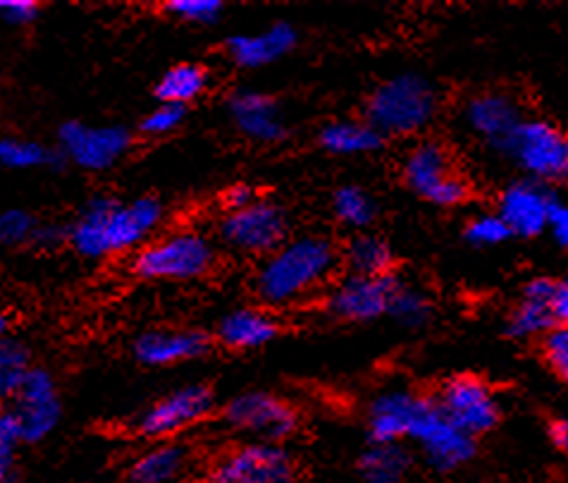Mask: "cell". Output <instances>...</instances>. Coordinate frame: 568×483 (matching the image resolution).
I'll list each match as a JSON object with an SVG mask.
<instances>
[{"mask_svg":"<svg viewBox=\"0 0 568 483\" xmlns=\"http://www.w3.org/2000/svg\"><path fill=\"white\" fill-rule=\"evenodd\" d=\"M217 263L215 240L199 228L161 230L128 259V271L144 283H192Z\"/></svg>","mask_w":568,"mask_h":483,"instance_id":"277c9868","label":"cell"},{"mask_svg":"<svg viewBox=\"0 0 568 483\" xmlns=\"http://www.w3.org/2000/svg\"><path fill=\"white\" fill-rule=\"evenodd\" d=\"M518 168L524 178L555 187L568 178L566 132L545 118H528L495 149Z\"/></svg>","mask_w":568,"mask_h":483,"instance_id":"52a82bcc","label":"cell"},{"mask_svg":"<svg viewBox=\"0 0 568 483\" xmlns=\"http://www.w3.org/2000/svg\"><path fill=\"white\" fill-rule=\"evenodd\" d=\"M397 280V273L385 278H358L344 273L321 298L325 316L352 325L385 319Z\"/></svg>","mask_w":568,"mask_h":483,"instance_id":"2e32d148","label":"cell"},{"mask_svg":"<svg viewBox=\"0 0 568 483\" xmlns=\"http://www.w3.org/2000/svg\"><path fill=\"white\" fill-rule=\"evenodd\" d=\"M227 115L234 130L248 142L280 144L290 137V124L280 103L258 89H236L227 97Z\"/></svg>","mask_w":568,"mask_h":483,"instance_id":"ac0fdd59","label":"cell"},{"mask_svg":"<svg viewBox=\"0 0 568 483\" xmlns=\"http://www.w3.org/2000/svg\"><path fill=\"white\" fill-rule=\"evenodd\" d=\"M39 218L27 209H3L0 211V246L20 249L34 244V235L39 230Z\"/></svg>","mask_w":568,"mask_h":483,"instance_id":"1f68e13d","label":"cell"},{"mask_svg":"<svg viewBox=\"0 0 568 483\" xmlns=\"http://www.w3.org/2000/svg\"><path fill=\"white\" fill-rule=\"evenodd\" d=\"M339 271V246L321 232H306L258 261L254 294L261 306L277 314L321 300Z\"/></svg>","mask_w":568,"mask_h":483,"instance_id":"7a4b0ae2","label":"cell"},{"mask_svg":"<svg viewBox=\"0 0 568 483\" xmlns=\"http://www.w3.org/2000/svg\"><path fill=\"white\" fill-rule=\"evenodd\" d=\"M402 178L416 197L439 209L464 207L473 197L470 180L456 165L449 147L439 142V139H418L406 151L402 163Z\"/></svg>","mask_w":568,"mask_h":483,"instance_id":"8992f818","label":"cell"},{"mask_svg":"<svg viewBox=\"0 0 568 483\" xmlns=\"http://www.w3.org/2000/svg\"><path fill=\"white\" fill-rule=\"evenodd\" d=\"M387 316L406 331H420L433 321L435 304L428 292L399 275L387 306Z\"/></svg>","mask_w":568,"mask_h":483,"instance_id":"83f0119b","label":"cell"},{"mask_svg":"<svg viewBox=\"0 0 568 483\" xmlns=\"http://www.w3.org/2000/svg\"><path fill=\"white\" fill-rule=\"evenodd\" d=\"M165 223V204L153 194L120 199L91 197L68 225V244L77 256L103 261L132 256L153 240Z\"/></svg>","mask_w":568,"mask_h":483,"instance_id":"6da1fadb","label":"cell"},{"mask_svg":"<svg viewBox=\"0 0 568 483\" xmlns=\"http://www.w3.org/2000/svg\"><path fill=\"white\" fill-rule=\"evenodd\" d=\"M217 242L240 256L263 259L290 235V213L273 199L258 197L254 204L223 211L217 221Z\"/></svg>","mask_w":568,"mask_h":483,"instance_id":"8fae6325","label":"cell"},{"mask_svg":"<svg viewBox=\"0 0 568 483\" xmlns=\"http://www.w3.org/2000/svg\"><path fill=\"white\" fill-rule=\"evenodd\" d=\"M333 213L346 230L366 232L377 221V199L361 184H342L333 194Z\"/></svg>","mask_w":568,"mask_h":483,"instance_id":"f1b7e54d","label":"cell"},{"mask_svg":"<svg viewBox=\"0 0 568 483\" xmlns=\"http://www.w3.org/2000/svg\"><path fill=\"white\" fill-rule=\"evenodd\" d=\"M22 439L8 407H0V483H10L18 472Z\"/></svg>","mask_w":568,"mask_h":483,"instance_id":"d590c367","label":"cell"},{"mask_svg":"<svg viewBox=\"0 0 568 483\" xmlns=\"http://www.w3.org/2000/svg\"><path fill=\"white\" fill-rule=\"evenodd\" d=\"M31 366V350L22 340L12 335L0 340V407H8Z\"/></svg>","mask_w":568,"mask_h":483,"instance_id":"4dcf8cb0","label":"cell"},{"mask_svg":"<svg viewBox=\"0 0 568 483\" xmlns=\"http://www.w3.org/2000/svg\"><path fill=\"white\" fill-rule=\"evenodd\" d=\"M439 115V91L418 72H399L377 84L366 103L363 120L383 139L418 137Z\"/></svg>","mask_w":568,"mask_h":483,"instance_id":"3957f363","label":"cell"},{"mask_svg":"<svg viewBox=\"0 0 568 483\" xmlns=\"http://www.w3.org/2000/svg\"><path fill=\"white\" fill-rule=\"evenodd\" d=\"M545 232L559 249L568 246V207L564 204L561 197H557L555 204H551Z\"/></svg>","mask_w":568,"mask_h":483,"instance_id":"f35d334b","label":"cell"},{"mask_svg":"<svg viewBox=\"0 0 568 483\" xmlns=\"http://www.w3.org/2000/svg\"><path fill=\"white\" fill-rule=\"evenodd\" d=\"M547 435H549V443L555 445L559 453H566L568 450V422L564 416L551 419V422L547 424Z\"/></svg>","mask_w":568,"mask_h":483,"instance_id":"b9f144b4","label":"cell"},{"mask_svg":"<svg viewBox=\"0 0 568 483\" xmlns=\"http://www.w3.org/2000/svg\"><path fill=\"white\" fill-rule=\"evenodd\" d=\"M555 187L528 178L511 180L497 197L495 213L509 228L511 238L538 240L547 230L551 204L557 201Z\"/></svg>","mask_w":568,"mask_h":483,"instance_id":"e0dca14e","label":"cell"},{"mask_svg":"<svg viewBox=\"0 0 568 483\" xmlns=\"http://www.w3.org/2000/svg\"><path fill=\"white\" fill-rule=\"evenodd\" d=\"M217 410V395L209 383H186L141 410L130 429L146 441H175L184 431L211 419Z\"/></svg>","mask_w":568,"mask_h":483,"instance_id":"9c48e42d","label":"cell"},{"mask_svg":"<svg viewBox=\"0 0 568 483\" xmlns=\"http://www.w3.org/2000/svg\"><path fill=\"white\" fill-rule=\"evenodd\" d=\"M211 74L199 62H178L163 72L161 80L153 87V97L158 103H170L186 108L199 101L209 91Z\"/></svg>","mask_w":568,"mask_h":483,"instance_id":"4316f807","label":"cell"},{"mask_svg":"<svg viewBox=\"0 0 568 483\" xmlns=\"http://www.w3.org/2000/svg\"><path fill=\"white\" fill-rule=\"evenodd\" d=\"M439 412L470 439L480 441L483 435L499 429L504 419V404L499 393L476 373H456L439 383L433 393Z\"/></svg>","mask_w":568,"mask_h":483,"instance_id":"7c38bea8","label":"cell"},{"mask_svg":"<svg viewBox=\"0 0 568 483\" xmlns=\"http://www.w3.org/2000/svg\"><path fill=\"white\" fill-rule=\"evenodd\" d=\"M194 470V450L182 441H161L146 447L128 470V483H182Z\"/></svg>","mask_w":568,"mask_h":483,"instance_id":"603a6c76","label":"cell"},{"mask_svg":"<svg viewBox=\"0 0 568 483\" xmlns=\"http://www.w3.org/2000/svg\"><path fill=\"white\" fill-rule=\"evenodd\" d=\"M462 118L470 134L495 151L526 120V113L524 105L507 91H480L464 103Z\"/></svg>","mask_w":568,"mask_h":483,"instance_id":"ffe728a7","label":"cell"},{"mask_svg":"<svg viewBox=\"0 0 568 483\" xmlns=\"http://www.w3.org/2000/svg\"><path fill=\"white\" fill-rule=\"evenodd\" d=\"M220 424L246 441L284 445L302 429V414L277 393L244 391L220 407Z\"/></svg>","mask_w":568,"mask_h":483,"instance_id":"ba28073f","label":"cell"},{"mask_svg":"<svg viewBox=\"0 0 568 483\" xmlns=\"http://www.w3.org/2000/svg\"><path fill=\"white\" fill-rule=\"evenodd\" d=\"M282 333L275 311L261 304H244L230 309L215 325V340L234 352H251L271 345Z\"/></svg>","mask_w":568,"mask_h":483,"instance_id":"7402d4cb","label":"cell"},{"mask_svg":"<svg viewBox=\"0 0 568 483\" xmlns=\"http://www.w3.org/2000/svg\"><path fill=\"white\" fill-rule=\"evenodd\" d=\"M404 443L414 450L433 474L449 476L462 472L478 457L480 441L462 433L449 419L439 412L433 393L414 395L412 410L404 426Z\"/></svg>","mask_w":568,"mask_h":483,"instance_id":"5b68a950","label":"cell"},{"mask_svg":"<svg viewBox=\"0 0 568 483\" xmlns=\"http://www.w3.org/2000/svg\"><path fill=\"white\" fill-rule=\"evenodd\" d=\"M8 412L18 424L22 445H37L49 439L62 422V398L53 373L45 366H31L10 400Z\"/></svg>","mask_w":568,"mask_h":483,"instance_id":"9a60e30c","label":"cell"},{"mask_svg":"<svg viewBox=\"0 0 568 483\" xmlns=\"http://www.w3.org/2000/svg\"><path fill=\"white\" fill-rule=\"evenodd\" d=\"M41 18V6L34 0H0V22L24 29Z\"/></svg>","mask_w":568,"mask_h":483,"instance_id":"74e56055","label":"cell"},{"mask_svg":"<svg viewBox=\"0 0 568 483\" xmlns=\"http://www.w3.org/2000/svg\"><path fill=\"white\" fill-rule=\"evenodd\" d=\"M134 147V134L124 124H89L68 120L58 128V155L84 173H105L120 165Z\"/></svg>","mask_w":568,"mask_h":483,"instance_id":"4fadbf2b","label":"cell"},{"mask_svg":"<svg viewBox=\"0 0 568 483\" xmlns=\"http://www.w3.org/2000/svg\"><path fill=\"white\" fill-rule=\"evenodd\" d=\"M385 139L377 134L366 120H333L321 128L318 147L329 155L342 159H356V155H371L383 149Z\"/></svg>","mask_w":568,"mask_h":483,"instance_id":"484cf974","label":"cell"},{"mask_svg":"<svg viewBox=\"0 0 568 483\" xmlns=\"http://www.w3.org/2000/svg\"><path fill=\"white\" fill-rule=\"evenodd\" d=\"M10 329H12V319L8 314V309L0 306V340L10 335Z\"/></svg>","mask_w":568,"mask_h":483,"instance_id":"7bdbcfd3","label":"cell"},{"mask_svg":"<svg viewBox=\"0 0 568 483\" xmlns=\"http://www.w3.org/2000/svg\"><path fill=\"white\" fill-rule=\"evenodd\" d=\"M339 263L346 275L385 278L397 273V254L387 238L373 230L354 232L352 240L339 249Z\"/></svg>","mask_w":568,"mask_h":483,"instance_id":"d4e9b609","label":"cell"},{"mask_svg":"<svg viewBox=\"0 0 568 483\" xmlns=\"http://www.w3.org/2000/svg\"><path fill=\"white\" fill-rule=\"evenodd\" d=\"M0 165L10 170H39L62 165L55 149L34 139L0 134Z\"/></svg>","mask_w":568,"mask_h":483,"instance_id":"f546056e","label":"cell"},{"mask_svg":"<svg viewBox=\"0 0 568 483\" xmlns=\"http://www.w3.org/2000/svg\"><path fill=\"white\" fill-rule=\"evenodd\" d=\"M298 460L277 443L244 441L223 450L203 472V483H298Z\"/></svg>","mask_w":568,"mask_h":483,"instance_id":"30bf717a","label":"cell"},{"mask_svg":"<svg viewBox=\"0 0 568 483\" xmlns=\"http://www.w3.org/2000/svg\"><path fill=\"white\" fill-rule=\"evenodd\" d=\"M256 199H258L256 187H251V184H246V182L232 184V187H227V190L223 192V209H225V211L244 209V207H248V204H254Z\"/></svg>","mask_w":568,"mask_h":483,"instance_id":"ab89813d","label":"cell"},{"mask_svg":"<svg viewBox=\"0 0 568 483\" xmlns=\"http://www.w3.org/2000/svg\"><path fill=\"white\" fill-rule=\"evenodd\" d=\"M213 340L201 329H151L132 342L134 360L146 369H170L206 356Z\"/></svg>","mask_w":568,"mask_h":483,"instance_id":"d6986e66","label":"cell"},{"mask_svg":"<svg viewBox=\"0 0 568 483\" xmlns=\"http://www.w3.org/2000/svg\"><path fill=\"white\" fill-rule=\"evenodd\" d=\"M568 321V283L566 278L538 275L520 288V298L507 316V335L511 340H540L545 333Z\"/></svg>","mask_w":568,"mask_h":483,"instance_id":"5bb4252c","label":"cell"},{"mask_svg":"<svg viewBox=\"0 0 568 483\" xmlns=\"http://www.w3.org/2000/svg\"><path fill=\"white\" fill-rule=\"evenodd\" d=\"M416 464L406 443H368L356 457V476L361 483H408Z\"/></svg>","mask_w":568,"mask_h":483,"instance_id":"cb8c5ba5","label":"cell"},{"mask_svg":"<svg viewBox=\"0 0 568 483\" xmlns=\"http://www.w3.org/2000/svg\"><path fill=\"white\" fill-rule=\"evenodd\" d=\"M464 240L476 249H490V246L507 244L511 240V232L495 211H483V213L470 215L466 221Z\"/></svg>","mask_w":568,"mask_h":483,"instance_id":"d6a6232c","label":"cell"},{"mask_svg":"<svg viewBox=\"0 0 568 483\" xmlns=\"http://www.w3.org/2000/svg\"><path fill=\"white\" fill-rule=\"evenodd\" d=\"M540 356L559 381L568 379V325H559L540 338Z\"/></svg>","mask_w":568,"mask_h":483,"instance_id":"8d00e7d4","label":"cell"},{"mask_svg":"<svg viewBox=\"0 0 568 483\" xmlns=\"http://www.w3.org/2000/svg\"><path fill=\"white\" fill-rule=\"evenodd\" d=\"M186 120V108L170 105V103H155L151 111L141 118L139 132L149 139H165L175 134Z\"/></svg>","mask_w":568,"mask_h":483,"instance_id":"e575fe53","label":"cell"},{"mask_svg":"<svg viewBox=\"0 0 568 483\" xmlns=\"http://www.w3.org/2000/svg\"><path fill=\"white\" fill-rule=\"evenodd\" d=\"M163 12L180 22L194 27H215L225 14V3L220 0H170Z\"/></svg>","mask_w":568,"mask_h":483,"instance_id":"836d02e7","label":"cell"},{"mask_svg":"<svg viewBox=\"0 0 568 483\" xmlns=\"http://www.w3.org/2000/svg\"><path fill=\"white\" fill-rule=\"evenodd\" d=\"M298 43V31L292 22L277 20L271 27L251 34H234L225 41V53L232 66L242 70L271 68L290 56Z\"/></svg>","mask_w":568,"mask_h":483,"instance_id":"44dd1931","label":"cell"},{"mask_svg":"<svg viewBox=\"0 0 568 483\" xmlns=\"http://www.w3.org/2000/svg\"><path fill=\"white\" fill-rule=\"evenodd\" d=\"M62 242L68 244V225H55V223H39V230L34 235V244L31 246H41V249H55Z\"/></svg>","mask_w":568,"mask_h":483,"instance_id":"60d3db41","label":"cell"}]
</instances>
